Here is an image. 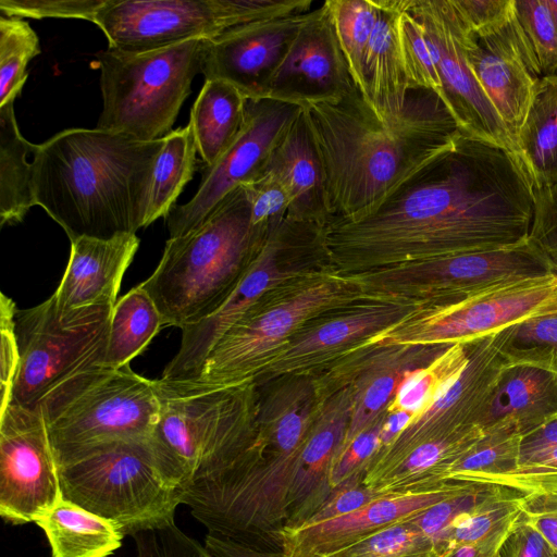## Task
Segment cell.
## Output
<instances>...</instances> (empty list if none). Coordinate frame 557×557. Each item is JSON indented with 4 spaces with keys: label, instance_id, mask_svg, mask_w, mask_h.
<instances>
[{
    "label": "cell",
    "instance_id": "obj_1",
    "mask_svg": "<svg viewBox=\"0 0 557 557\" xmlns=\"http://www.w3.org/2000/svg\"><path fill=\"white\" fill-rule=\"evenodd\" d=\"M533 185L509 150L460 132L451 146L373 213L330 220V270L358 274L517 245L529 238Z\"/></svg>",
    "mask_w": 557,
    "mask_h": 557
},
{
    "label": "cell",
    "instance_id": "obj_2",
    "mask_svg": "<svg viewBox=\"0 0 557 557\" xmlns=\"http://www.w3.org/2000/svg\"><path fill=\"white\" fill-rule=\"evenodd\" d=\"M297 104L321 163L326 222L373 213L462 132L444 101L426 89L412 90L405 109L389 119L357 88Z\"/></svg>",
    "mask_w": 557,
    "mask_h": 557
},
{
    "label": "cell",
    "instance_id": "obj_3",
    "mask_svg": "<svg viewBox=\"0 0 557 557\" xmlns=\"http://www.w3.org/2000/svg\"><path fill=\"white\" fill-rule=\"evenodd\" d=\"M164 137L140 140L100 128H67L33 156L35 203L70 240L110 239L146 227L156 160Z\"/></svg>",
    "mask_w": 557,
    "mask_h": 557
},
{
    "label": "cell",
    "instance_id": "obj_4",
    "mask_svg": "<svg viewBox=\"0 0 557 557\" xmlns=\"http://www.w3.org/2000/svg\"><path fill=\"white\" fill-rule=\"evenodd\" d=\"M269 227L252 225L248 194L238 186L197 228L169 238L156 270L139 284L156 304L164 327L183 330L214 314Z\"/></svg>",
    "mask_w": 557,
    "mask_h": 557
},
{
    "label": "cell",
    "instance_id": "obj_5",
    "mask_svg": "<svg viewBox=\"0 0 557 557\" xmlns=\"http://www.w3.org/2000/svg\"><path fill=\"white\" fill-rule=\"evenodd\" d=\"M160 416L151 437L166 481L182 493L195 474L246 448L257 433L256 383L156 380Z\"/></svg>",
    "mask_w": 557,
    "mask_h": 557
},
{
    "label": "cell",
    "instance_id": "obj_6",
    "mask_svg": "<svg viewBox=\"0 0 557 557\" xmlns=\"http://www.w3.org/2000/svg\"><path fill=\"white\" fill-rule=\"evenodd\" d=\"M356 275L299 274L263 297L206 356L194 382L237 385L256 381L278 351L310 321L363 300Z\"/></svg>",
    "mask_w": 557,
    "mask_h": 557
},
{
    "label": "cell",
    "instance_id": "obj_7",
    "mask_svg": "<svg viewBox=\"0 0 557 557\" xmlns=\"http://www.w3.org/2000/svg\"><path fill=\"white\" fill-rule=\"evenodd\" d=\"M57 467L92 446L150 440L160 416L156 380L129 364H97L53 388L38 405Z\"/></svg>",
    "mask_w": 557,
    "mask_h": 557
},
{
    "label": "cell",
    "instance_id": "obj_8",
    "mask_svg": "<svg viewBox=\"0 0 557 557\" xmlns=\"http://www.w3.org/2000/svg\"><path fill=\"white\" fill-rule=\"evenodd\" d=\"M62 498L125 535L174 521L183 493L164 478L150 440H121L81 451L58 467Z\"/></svg>",
    "mask_w": 557,
    "mask_h": 557
},
{
    "label": "cell",
    "instance_id": "obj_9",
    "mask_svg": "<svg viewBox=\"0 0 557 557\" xmlns=\"http://www.w3.org/2000/svg\"><path fill=\"white\" fill-rule=\"evenodd\" d=\"M207 40L140 53L109 47L99 52L102 111L97 128L140 140L170 134L194 77L202 73Z\"/></svg>",
    "mask_w": 557,
    "mask_h": 557
},
{
    "label": "cell",
    "instance_id": "obj_10",
    "mask_svg": "<svg viewBox=\"0 0 557 557\" xmlns=\"http://www.w3.org/2000/svg\"><path fill=\"white\" fill-rule=\"evenodd\" d=\"M112 309L92 306L61 311L53 295L35 307L16 309L20 362L11 403L36 409L62 382L103 364Z\"/></svg>",
    "mask_w": 557,
    "mask_h": 557
},
{
    "label": "cell",
    "instance_id": "obj_11",
    "mask_svg": "<svg viewBox=\"0 0 557 557\" xmlns=\"http://www.w3.org/2000/svg\"><path fill=\"white\" fill-rule=\"evenodd\" d=\"M557 313V275L516 278L465 297L418 307L359 350L388 346H451L497 333L527 319Z\"/></svg>",
    "mask_w": 557,
    "mask_h": 557
},
{
    "label": "cell",
    "instance_id": "obj_12",
    "mask_svg": "<svg viewBox=\"0 0 557 557\" xmlns=\"http://www.w3.org/2000/svg\"><path fill=\"white\" fill-rule=\"evenodd\" d=\"M552 273L544 256L528 238L498 249L410 262L354 275L363 292L375 299L423 307L451 301L496 283Z\"/></svg>",
    "mask_w": 557,
    "mask_h": 557
},
{
    "label": "cell",
    "instance_id": "obj_13",
    "mask_svg": "<svg viewBox=\"0 0 557 557\" xmlns=\"http://www.w3.org/2000/svg\"><path fill=\"white\" fill-rule=\"evenodd\" d=\"M62 498L58 467L39 408L0 410V516L35 522Z\"/></svg>",
    "mask_w": 557,
    "mask_h": 557
},
{
    "label": "cell",
    "instance_id": "obj_14",
    "mask_svg": "<svg viewBox=\"0 0 557 557\" xmlns=\"http://www.w3.org/2000/svg\"><path fill=\"white\" fill-rule=\"evenodd\" d=\"M298 110L299 104L280 98H247L234 143L214 165L205 168L195 196L166 216L170 238L197 228L232 190L253 180Z\"/></svg>",
    "mask_w": 557,
    "mask_h": 557
},
{
    "label": "cell",
    "instance_id": "obj_15",
    "mask_svg": "<svg viewBox=\"0 0 557 557\" xmlns=\"http://www.w3.org/2000/svg\"><path fill=\"white\" fill-rule=\"evenodd\" d=\"M405 1L434 49L445 104L460 129L496 144L519 159L515 141L468 63L465 42L473 33L461 18L454 0Z\"/></svg>",
    "mask_w": 557,
    "mask_h": 557
},
{
    "label": "cell",
    "instance_id": "obj_16",
    "mask_svg": "<svg viewBox=\"0 0 557 557\" xmlns=\"http://www.w3.org/2000/svg\"><path fill=\"white\" fill-rule=\"evenodd\" d=\"M94 23L109 48L140 53L232 28L223 0H104Z\"/></svg>",
    "mask_w": 557,
    "mask_h": 557
},
{
    "label": "cell",
    "instance_id": "obj_17",
    "mask_svg": "<svg viewBox=\"0 0 557 557\" xmlns=\"http://www.w3.org/2000/svg\"><path fill=\"white\" fill-rule=\"evenodd\" d=\"M290 216L272 224L240 281L219 308L200 323L182 330L177 354L165 367L161 380L194 381L215 343L270 292L299 274L281 267L287 248Z\"/></svg>",
    "mask_w": 557,
    "mask_h": 557
},
{
    "label": "cell",
    "instance_id": "obj_18",
    "mask_svg": "<svg viewBox=\"0 0 557 557\" xmlns=\"http://www.w3.org/2000/svg\"><path fill=\"white\" fill-rule=\"evenodd\" d=\"M448 347L367 348L338 360L327 381H313L321 399L343 387L350 392L351 417L339 453L386 412L401 383L411 372L430 364Z\"/></svg>",
    "mask_w": 557,
    "mask_h": 557
},
{
    "label": "cell",
    "instance_id": "obj_19",
    "mask_svg": "<svg viewBox=\"0 0 557 557\" xmlns=\"http://www.w3.org/2000/svg\"><path fill=\"white\" fill-rule=\"evenodd\" d=\"M418 307L396 300H363L315 324L308 323L256 381L263 376L310 374L356 352L368 339L398 323Z\"/></svg>",
    "mask_w": 557,
    "mask_h": 557
},
{
    "label": "cell",
    "instance_id": "obj_20",
    "mask_svg": "<svg viewBox=\"0 0 557 557\" xmlns=\"http://www.w3.org/2000/svg\"><path fill=\"white\" fill-rule=\"evenodd\" d=\"M502 342L503 330L468 342V363L461 374L381 451H398L433 434L483 428L500 377L508 367Z\"/></svg>",
    "mask_w": 557,
    "mask_h": 557
},
{
    "label": "cell",
    "instance_id": "obj_21",
    "mask_svg": "<svg viewBox=\"0 0 557 557\" xmlns=\"http://www.w3.org/2000/svg\"><path fill=\"white\" fill-rule=\"evenodd\" d=\"M465 48L471 71L517 146L543 75L515 11L502 27L482 36L471 34Z\"/></svg>",
    "mask_w": 557,
    "mask_h": 557
},
{
    "label": "cell",
    "instance_id": "obj_22",
    "mask_svg": "<svg viewBox=\"0 0 557 557\" xmlns=\"http://www.w3.org/2000/svg\"><path fill=\"white\" fill-rule=\"evenodd\" d=\"M354 88L324 1L288 42L258 98L274 97L297 104L302 99L339 96Z\"/></svg>",
    "mask_w": 557,
    "mask_h": 557
},
{
    "label": "cell",
    "instance_id": "obj_23",
    "mask_svg": "<svg viewBox=\"0 0 557 557\" xmlns=\"http://www.w3.org/2000/svg\"><path fill=\"white\" fill-rule=\"evenodd\" d=\"M470 483L449 481L428 491L381 495L347 515L298 528L283 529L282 552L287 557H326L417 516Z\"/></svg>",
    "mask_w": 557,
    "mask_h": 557
},
{
    "label": "cell",
    "instance_id": "obj_24",
    "mask_svg": "<svg viewBox=\"0 0 557 557\" xmlns=\"http://www.w3.org/2000/svg\"><path fill=\"white\" fill-rule=\"evenodd\" d=\"M311 11L234 27L208 39L202 65L206 79L225 81L245 97L258 98L265 78Z\"/></svg>",
    "mask_w": 557,
    "mask_h": 557
},
{
    "label": "cell",
    "instance_id": "obj_25",
    "mask_svg": "<svg viewBox=\"0 0 557 557\" xmlns=\"http://www.w3.org/2000/svg\"><path fill=\"white\" fill-rule=\"evenodd\" d=\"M351 408V395L346 387L319 399L312 424L295 465L284 529L304 525L332 492L330 471L343 446Z\"/></svg>",
    "mask_w": 557,
    "mask_h": 557
},
{
    "label": "cell",
    "instance_id": "obj_26",
    "mask_svg": "<svg viewBox=\"0 0 557 557\" xmlns=\"http://www.w3.org/2000/svg\"><path fill=\"white\" fill-rule=\"evenodd\" d=\"M136 234L71 240L66 269L52 294L61 311L114 307L125 271L139 247Z\"/></svg>",
    "mask_w": 557,
    "mask_h": 557
},
{
    "label": "cell",
    "instance_id": "obj_27",
    "mask_svg": "<svg viewBox=\"0 0 557 557\" xmlns=\"http://www.w3.org/2000/svg\"><path fill=\"white\" fill-rule=\"evenodd\" d=\"M261 170L272 172L286 187L292 200L289 216L324 225L326 213L321 163L300 106Z\"/></svg>",
    "mask_w": 557,
    "mask_h": 557
},
{
    "label": "cell",
    "instance_id": "obj_28",
    "mask_svg": "<svg viewBox=\"0 0 557 557\" xmlns=\"http://www.w3.org/2000/svg\"><path fill=\"white\" fill-rule=\"evenodd\" d=\"M557 418V374L530 366L507 367L483 430L506 428L521 436Z\"/></svg>",
    "mask_w": 557,
    "mask_h": 557
},
{
    "label": "cell",
    "instance_id": "obj_29",
    "mask_svg": "<svg viewBox=\"0 0 557 557\" xmlns=\"http://www.w3.org/2000/svg\"><path fill=\"white\" fill-rule=\"evenodd\" d=\"M377 21L368 45L364 72L369 103L382 119L394 117L413 90L406 76L395 35L394 0H377Z\"/></svg>",
    "mask_w": 557,
    "mask_h": 557
},
{
    "label": "cell",
    "instance_id": "obj_30",
    "mask_svg": "<svg viewBox=\"0 0 557 557\" xmlns=\"http://www.w3.org/2000/svg\"><path fill=\"white\" fill-rule=\"evenodd\" d=\"M35 523L48 539L51 557H108L124 537L111 521L63 498Z\"/></svg>",
    "mask_w": 557,
    "mask_h": 557
},
{
    "label": "cell",
    "instance_id": "obj_31",
    "mask_svg": "<svg viewBox=\"0 0 557 557\" xmlns=\"http://www.w3.org/2000/svg\"><path fill=\"white\" fill-rule=\"evenodd\" d=\"M246 100L234 85L222 79H206L189 117L206 168L214 165L239 134Z\"/></svg>",
    "mask_w": 557,
    "mask_h": 557
},
{
    "label": "cell",
    "instance_id": "obj_32",
    "mask_svg": "<svg viewBox=\"0 0 557 557\" xmlns=\"http://www.w3.org/2000/svg\"><path fill=\"white\" fill-rule=\"evenodd\" d=\"M517 148L533 188L557 185V75L539 81Z\"/></svg>",
    "mask_w": 557,
    "mask_h": 557
},
{
    "label": "cell",
    "instance_id": "obj_33",
    "mask_svg": "<svg viewBox=\"0 0 557 557\" xmlns=\"http://www.w3.org/2000/svg\"><path fill=\"white\" fill-rule=\"evenodd\" d=\"M14 101L0 107V224H15L35 206L33 165L27 156L38 145L26 140L14 113Z\"/></svg>",
    "mask_w": 557,
    "mask_h": 557
},
{
    "label": "cell",
    "instance_id": "obj_34",
    "mask_svg": "<svg viewBox=\"0 0 557 557\" xmlns=\"http://www.w3.org/2000/svg\"><path fill=\"white\" fill-rule=\"evenodd\" d=\"M163 327L151 297L140 285L132 288L112 309L103 364L110 368L129 364Z\"/></svg>",
    "mask_w": 557,
    "mask_h": 557
},
{
    "label": "cell",
    "instance_id": "obj_35",
    "mask_svg": "<svg viewBox=\"0 0 557 557\" xmlns=\"http://www.w3.org/2000/svg\"><path fill=\"white\" fill-rule=\"evenodd\" d=\"M197 146L191 125L172 131L154 163L148 199L146 226L168 216L196 170Z\"/></svg>",
    "mask_w": 557,
    "mask_h": 557
},
{
    "label": "cell",
    "instance_id": "obj_36",
    "mask_svg": "<svg viewBox=\"0 0 557 557\" xmlns=\"http://www.w3.org/2000/svg\"><path fill=\"white\" fill-rule=\"evenodd\" d=\"M521 437L506 428L485 430L483 437L450 467L445 481L499 485L518 468Z\"/></svg>",
    "mask_w": 557,
    "mask_h": 557
},
{
    "label": "cell",
    "instance_id": "obj_37",
    "mask_svg": "<svg viewBox=\"0 0 557 557\" xmlns=\"http://www.w3.org/2000/svg\"><path fill=\"white\" fill-rule=\"evenodd\" d=\"M522 494L499 485L455 523L448 537V550L460 544L500 546L521 515Z\"/></svg>",
    "mask_w": 557,
    "mask_h": 557
},
{
    "label": "cell",
    "instance_id": "obj_38",
    "mask_svg": "<svg viewBox=\"0 0 557 557\" xmlns=\"http://www.w3.org/2000/svg\"><path fill=\"white\" fill-rule=\"evenodd\" d=\"M337 40L356 88L369 102L364 59L377 21L374 0H326Z\"/></svg>",
    "mask_w": 557,
    "mask_h": 557
},
{
    "label": "cell",
    "instance_id": "obj_39",
    "mask_svg": "<svg viewBox=\"0 0 557 557\" xmlns=\"http://www.w3.org/2000/svg\"><path fill=\"white\" fill-rule=\"evenodd\" d=\"M468 363V342L449 346L426 367L401 383L386 412L407 411L414 417L438 398Z\"/></svg>",
    "mask_w": 557,
    "mask_h": 557
},
{
    "label": "cell",
    "instance_id": "obj_40",
    "mask_svg": "<svg viewBox=\"0 0 557 557\" xmlns=\"http://www.w3.org/2000/svg\"><path fill=\"white\" fill-rule=\"evenodd\" d=\"M394 4L396 40L411 88L431 90L445 103L434 49L421 23L407 8L405 0H394Z\"/></svg>",
    "mask_w": 557,
    "mask_h": 557
},
{
    "label": "cell",
    "instance_id": "obj_41",
    "mask_svg": "<svg viewBox=\"0 0 557 557\" xmlns=\"http://www.w3.org/2000/svg\"><path fill=\"white\" fill-rule=\"evenodd\" d=\"M502 351L508 367L530 366L557 374V313L504 329Z\"/></svg>",
    "mask_w": 557,
    "mask_h": 557
},
{
    "label": "cell",
    "instance_id": "obj_42",
    "mask_svg": "<svg viewBox=\"0 0 557 557\" xmlns=\"http://www.w3.org/2000/svg\"><path fill=\"white\" fill-rule=\"evenodd\" d=\"M39 53V39L29 23L1 15L0 107L20 96L27 79V65Z\"/></svg>",
    "mask_w": 557,
    "mask_h": 557
},
{
    "label": "cell",
    "instance_id": "obj_43",
    "mask_svg": "<svg viewBox=\"0 0 557 557\" xmlns=\"http://www.w3.org/2000/svg\"><path fill=\"white\" fill-rule=\"evenodd\" d=\"M326 557H444L437 545L409 520Z\"/></svg>",
    "mask_w": 557,
    "mask_h": 557
},
{
    "label": "cell",
    "instance_id": "obj_44",
    "mask_svg": "<svg viewBox=\"0 0 557 557\" xmlns=\"http://www.w3.org/2000/svg\"><path fill=\"white\" fill-rule=\"evenodd\" d=\"M499 485L471 482L458 493L408 519L441 549L448 553V537L455 523L494 493Z\"/></svg>",
    "mask_w": 557,
    "mask_h": 557
},
{
    "label": "cell",
    "instance_id": "obj_45",
    "mask_svg": "<svg viewBox=\"0 0 557 557\" xmlns=\"http://www.w3.org/2000/svg\"><path fill=\"white\" fill-rule=\"evenodd\" d=\"M515 13L542 75H557V24L547 1L515 0Z\"/></svg>",
    "mask_w": 557,
    "mask_h": 557
},
{
    "label": "cell",
    "instance_id": "obj_46",
    "mask_svg": "<svg viewBox=\"0 0 557 557\" xmlns=\"http://www.w3.org/2000/svg\"><path fill=\"white\" fill-rule=\"evenodd\" d=\"M242 186L248 194L253 226L267 227L289 216V194L272 172L261 170L253 180Z\"/></svg>",
    "mask_w": 557,
    "mask_h": 557
},
{
    "label": "cell",
    "instance_id": "obj_47",
    "mask_svg": "<svg viewBox=\"0 0 557 557\" xmlns=\"http://www.w3.org/2000/svg\"><path fill=\"white\" fill-rule=\"evenodd\" d=\"M137 557H215L181 531L174 521L133 535Z\"/></svg>",
    "mask_w": 557,
    "mask_h": 557
},
{
    "label": "cell",
    "instance_id": "obj_48",
    "mask_svg": "<svg viewBox=\"0 0 557 557\" xmlns=\"http://www.w3.org/2000/svg\"><path fill=\"white\" fill-rule=\"evenodd\" d=\"M104 0H1L7 17L76 18L92 22Z\"/></svg>",
    "mask_w": 557,
    "mask_h": 557
},
{
    "label": "cell",
    "instance_id": "obj_49",
    "mask_svg": "<svg viewBox=\"0 0 557 557\" xmlns=\"http://www.w3.org/2000/svg\"><path fill=\"white\" fill-rule=\"evenodd\" d=\"M533 194L529 239L557 275V185L533 188Z\"/></svg>",
    "mask_w": 557,
    "mask_h": 557
},
{
    "label": "cell",
    "instance_id": "obj_50",
    "mask_svg": "<svg viewBox=\"0 0 557 557\" xmlns=\"http://www.w3.org/2000/svg\"><path fill=\"white\" fill-rule=\"evenodd\" d=\"M386 412L370 428L358 434L334 459L330 471L332 488L349 476L366 471L367 465L381 446V433Z\"/></svg>",
    "mask_w": 557,
    "mask_h": 557
},
{
    "label": "cell",
    "instance_id": "obj_51",
    "mask_svg": "<svg viewBox=\"0 0 557 557\" xmlns=\"http://www.w3.org/2000/svg\"><path fill=\"white\" fill-rule=\"evenodd\" d=\"M364 473L366 471H360L332 488L325 502L305 524L347 515L381 496L382 494H377L364 485Z\"/></svg>",
    "mask_w": 557,
    "mask_h": 557
},
{
    "label": "cell",
    "instance_id": "obj_52",
    "mask_svg": "<svg viewBox=\"0 0 557 557\" xmlns=\"http://www.w3.org/2000/svg\"><path fill=\"white\" fill-rule=\"evenodd\" d=\"M499 485L524 494L557 490V446L520 463Z\"/></svg>",
    "mask_w": 557,
    "mask_h": 557
},
{
    "label": "cell",
    "instance_id": "obj_53",
    "mask_svg": "<svg viewBox=\"0 0 557 557\" xmlns=\"http://www.w3.org/2000/svg\"><path fill=\"white\" fill-rule=\"evenodd\" d=\"M14 301L1 294L0 297V334L1 358L0 381L1 403L0 410L4 409L12 399L13 384L16 377L20 355L14 331V315L16 311Z\"/></svg>",
    "mask_w": 557,
    "mask_h": 557
},
{
    "label": "cell",
    "instance_id": "obj_54",
    "mask_svg": "<svg viewBox=\"0 0 557 557\" xmlns=\"http://www.w3.org/2000/svg\"><path fill=\"white\" fill-rule=\"evenodd\" d=\"M454 3L475 36L502 27L515 11V0H454Z\"/></svg>",
    "mask_w": 557,
    "mask_h": 557
},
{
    "label": "cell",
    "instance_id": "obj_55",
    "mask_svg": "<svg viewBox=\"0 0 557 557\" xmlns=\"http://www.w3.org/2000/svg\"><path fill=\"white\" fill-rule=\"evenodd\" d=\"M521 512L557 552V490L522 494Z\"/></svg>",
    "mask_w": 557,
    "mask_h": 557
},
{
    "label": "cell",
    "instance_id": "obj_56",
    "mask_svg": "<svg viewBox=\"0 0 557 557\" xmlns=\"http://www.w3.org/2000/svg\"><path fill=\"white\" fill-rule=\"evenodd\" d=\"M496 557H557V552L521 512L500 544Z\"/></svg>",
    "mask_w": 557,
    "mask_h": 557
},
{
    "label": "cell",
    "instance_id": "obj_57",
    "mask_svg": "<svg viewBox=\"0 0 557 557\" xmlns=\"http://www.w3.org/2000/svg\"><path fill=\"white\" fill-rule=\"evenodd\" d=\"M556 446L557 418L521 437L519 465Z\"/></svg>",
    "mask_w": 557,
    "mask_h": 557
},
{
    "label": "cell",
    "instance_id": "obj_58",
    "mask_svg": "<svg viewBox=\"0 0 557 557\" xmlns=\"http://www.w3.org/2000/svg\"><path fill=\"white\" fill-rule=\"evenodd\" d=\"M205 546L215 557H287L282 550L258 549L210 533L205 537Z\"/></svg>",
    "mask_w": 557,
    "mask_h": 557
},
{
    "label": "cell",
    "instance_id": "obj_59",
    "mask_svg": "<svg viewBox=\"0 0 557 557\" xmlns=\"http://www.w3.org/2000/svg\"><path fill=\"white\" fill-rule=\"evenodd\" d=\"M413 418L414 414L407 411L386 412L381 433V446L377 451L391 445L394 440L410 424Z\"/></svg>",
    "mask_w": 557,
    "mask_h": 557
},
{
    "label": "cell",
    "instance_id": "obj_60",
    "mask_svg": "<svg viewBox=\"0 0 557 557\" xmlns=\"http://www.w3.org/2000/svg\"><path fill=\"white\" fill-rule=\"evenodd\" d=\"M499 546L460 544L453 546L445 557H494Z\"/></svg>",
    "mask_w": 557,
    "mask_h": 557
},
{
    "label": "cell",
    "instance_id": "obj_61",
    "mask_svg": "<svg viewBox=\"0 0 557 557\" xmlns=\"http://www.w3.org/2000/svg\"><path fill=\"white\" fill-rule=\"evenodd\" d=\"M557 24V0H546Z\"/></svg>",
    "mask_w": 557,
    "mask_h": 557
},
{
    "label": "cell",
    "instance_id": "obj_62",
    "mask_svg": "<svg viewBox=\"0 0 557 557\" xmlns=\"http://www.w3.org/2000/svg\"><path fill=\"white\" fill-rule=\"evenodd\" d=\"M494 557H496V555Z\"/></svg>",
    "mask_w": 557,
    "mask_h": 557
}]
</instances>
